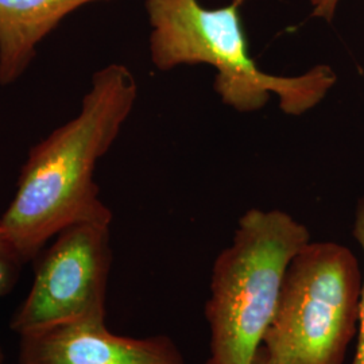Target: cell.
Instances as JSON below:
<instances>
[{
  "instance_id": "1",
  "label": "cell",
  "mask_w": 364,
  "mask_h": 364,
  "mask_svg": "<svg viewBox=\"0 0 364 364\" xmlns=\"http://www.w3.org/2000/svg\"><path fill=\"white\" fill-rule=\"evenodd\" d=\"M138 99L130 69L109 64L93 73L77 117L30 149L0 230L25 262L69 225L109 224L112 212L95 182L99 159L117 141Z\"/></svg>"
},
{
  "instance_id": "2",
  "label": "cell",
  "mask_w": 364,
  "mask_h": 364,
  "mask_svg": "<svg viewBox=\"0 0 364 364\" xmlns=\"http://www.w3.org/2000/svg\"><path fill=\"white\" fill-rule=\"evenodd\" d=\"M245 1L205 9L198 0H146L153 65L161 72L181 65L213 66L215 92L224 105L242 114L259 111L272 95L284 114H306L335 87V70L316 65L297 76L263 72L248 55L240 14Z\"/></svg>"
},
{
  "instance_id": "3",
  "label": "cell",
  "mask_w": 364,
  "mask_h": 364,
  "mask_svg": "<svg viewBox=\"0 0 364 364\" xmlns=\"http://www.w3.org/2000/svg\"><path fill=\"white\" fill-rule=\"evenodd\" d=\"M311 242L305 224L279 209H248L231 246L215 259L205 318L204 364H252L273 318L287 266Z\"/></svg>"
},
{
  "instance_id": "4",
  "label": "cell",
  "mask_w": 364,
  "mask_h": 364,
  "mask_svg": "<svg viewBox=\"0 0 364 364\" xmlns=\"http://www.w3.org/2000/svg\"><path fill=\"white\" fill-rule=\"evenodd\" d=\"M363 275L351 250L309 242L290 260L262 347L273 364H344L358 335Z\"/></svg>"
},
{
  "instance_id": "5",
  "label": "cell",
  "mask_w": 364,
  "mask_h": 364,
  "mask_svg": "<svg viewBox=\"0 0 364 364\" xmlns=\"http://www.w3.org/2000/svg\"><path fill=\"white\" fill-rule=\"evenodd\" d=\"M111 263L109 224L69 225L41 255L34 282L11 318V329L21 336L76 318L105 317Z\"/></svg>"
},
{
  "instance_id": "6",
  "label": "cell",
  "mask_w": 364,
  "mask_h": 364,
  "mask_svg": "<svg viewBox=\"0 0 364 364\" xmlns=\"http://www.w3.org/2000/svg\"><path fill=\"white\" fill-rule=\"evenodd\" d=\"M19 338V364H186L169 336H119L105 326V317L97 316Z\"/></svg>"
},
{
  "instance_id": "7",
  "label": "cell",
  "mask_w": 364,
  "mask_h": 364,
  "mask_svg": "<svg viewBox=\"0 0 364 364\" xmlns=\"http://www.w3.org/2000/svg\"><path fill=\"white\" fill-rule=\"evenodd\" d=\"M103 0H0V85L23 76L39 43L68 15Z\"/></svg>"
},
{
  "instance_id": "8",
  "label": "cell",
  "mask_w": 364,
  "mask_h": 364,
  "mask_svg": "<svg viewBox=\"0 0 364 364\" xmlns=\"http://www.w3.org/2000/svg\"><path fill=\"white\" fill-rule=\"evenodd\" d=\"M23 263L26 262L0 230V299L11 291Z\"/></svg>"
},
{
  "instance_id": "9",
  "label": "cell",
  "mask_w": 364,
  "mask_h": 364,
  "mask_svg": "<svg viewBox=\"0 0 364 364\" xmlns=\"http://www.w3.org/2000/svg\"><path fill=\"white\" fill-rule=\"evenodd\" d=\"M352 234L364 252V196L358 201V205H356ZM352 364H364V277L360 314H359V324H358V346H356V352H355Z\"/></svg>"
},
{
  "instance_id": "10",
  "label": "cell",
  "mask_w": 364,
  "mask_h": 364,
  "mask_svg": "<svg viewBox=\"0 0 364 364\" xmlns=\"http://www.w3.org/2000/svg\"><path fill=\"white\" fill-rule=\"evenodd\" d=\"M312 9L313 18L323 19L326 22H332L338 13V6L343 0H308Z\"/></svg>"
},
{
  "instance_id": "11",
  "label": "cell",
  "mask_w": 364,
  "mask_h": 364,
  "mask_svg": "<svg viewBox=\"0 0 364 364\" xmlns=\"http://www.w3.org/2000/svg\"><path fill=\"white\" fill-rule=\"evenodd\" d=\"M252 364H273L270 362L267 353H266L264 348L262 346H260L259 350L257 352V355H255V358L252 360Z\"/></svg>"
},
{
  "instance_id": "12",
  "label": "cell",
  "mask_w": 364,
  "mask_h": 364,
  "mask_svg": "<svg viewBox=\"0 0 364 364\" xmlns=\"http://www.w3.org/2000/svg\"><path fill=\"white\" fill-rule=\"evenodd\" d=\"M3 359H4V353H3V350L0 347V364L3 363Z\"/></svg>"
}]
</instances>
